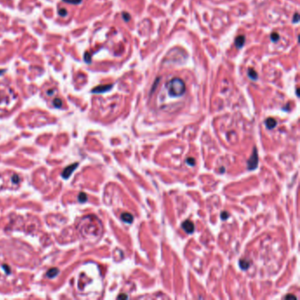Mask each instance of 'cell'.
<instances>
[{
    "label": "cell",
    "instance_id": "11",
    "mask_svg": "<svg viewBox=\"0 0 300 300\" xmlns=\"http://www.w3.org/2000/svg\"><path fill=\"white\" fill-rule=\"evenodd\" d=\"M249 265H250V262L246 260H242L239 261V266L242 269H247L249 268Z\"/></svg>",
    "mask_w": 300,
    "mask_h": 300
},
{
    "label": "cell",
    "instance_id": "18",
    "mask_svg": "<svg viewBox=\"0 0 300 300\" xmlns=\"http://www.w3.org/2000/svg\"><path fill=\"white\" fill-rule=\"evenodd\" d=\"M122 18H123V20H124L126 22H128V21L130 20V15H129L128 13H122Z\"/></svg>",
    "mask_w": 300,
    "mask_h": 300
},
{
    "label": "cell",
    "instance_id": "19",
    "mask_svg": "<svg viewBox=\"0 0 300 300\" xmlns=\"http://www.w3.org/2000/svg\"><path fill=\"white\" fill-rule=\"evenodd\" d=\"M187 163H188L189 166H194V165L196 164L195 159H193V158H188V159L187 160Z\"/></svg>",
    "mask_w": 300,
    "mask_h": 300
},
{
    "label": "cell",
    "instance_id": "1",
    "mask_svg": "<svg viewBox=\"0 0 300 300\" xmlns=\"http://www.w3.org/2000/svg\"><path fill=\"white\" fill-rule=\"evenodd\" d=\"M168 94L173 97H180L182 96L186 92V85L184 81L179 78H174L168 81L166 85Z\"/></svg>",
    "mask_w": 300,
    "mask_h": 300
},
{
    "label": "cell",
    "instance_id": "10",
    "mask_svg": "<svg viewBox=\"0 0 300 300\" xmlns=\"http://www.w3.org/2000/svg\"><path fill=\"white\" fill-rule=\"evenodd\" d=\"M247 74H248V77L251 78V79H253V80H256L257 79V78H258V74H257V72L253 69V68H249L248 69V72H247Z\"/></svg>",
    "mask_w": 300,
    "mask_h": 300
},
{
    "label": "cell",
    "instance_id": "12",
    "mask_svg": "<svg viewBox=\"0 0 300 300\" xmlns=\"http://www.w3.org/2000/svg\"><path fill=\"white\" fill-rule=\"evenodd\" d=\"M53 105L56 107H61L62 105H63V102L61 100V99L59 98H56L54 100H53Z\"/></svg>",
    "mask_w": 300,
    "mask_h": 300
},
{
    "label": "cell",
    "instance_id": "14",
    "mask_svg": "<svg viewBox=\"0 0 300 300\" xmlns=\"http://www.w3.org/2000/svg\"><path fill=\"white\" fill-rule=\"evenodd\" d=\"M64 2L68 3V4H72V5H78L81 3L82 0H63Z\"/></svg>",
    "mask_w": 300,
    "mask_h": 300
},
{
    "label": "cell",
    "instance_id": "6",
    "mask_svg": "<svg viewBox=\"0 0 300 300\" xmlns=\"http://www.w3.org/2000/svg\"><path fill=\"white\" fill-rule=\"evenodd\" d=\"M245 40H246V38H245L244 35L238 36L235 39V45H236V47L239 48V49H241L244 46V44H245Z\"/></svg>",
    "mask_w": 300,
    "mask_h": 300
},
{
    "label": "cell",
    "instance_id": "22",
    "mask_svg": "<svg viewBox=\"0 0 300 300\" xmlns=\"http://www.w3.org/2000/svg\"><path fill=\"white\" fill-rule=\"evenodd\" d=\"M228 216H229V214H228L226 211H224V212L221 213V218L224 219V220L227 219V218H228Z\"/></svg>",
    "mask_w": 300,
    "mask_h": 300
},
{
    "label": "cell",
    "instance_id": "8",
    "mask_svg": "<svg viewBox=\"0 0 300 300\" xmlns=\"http://www.w3.org/2000/svg\"><path fill=\"white\" fill-rule=\"evenodd\" d=\"M121 217V220L126 222V223H132V221H133V216L128 212L122 213Z\"/></svg>",
    "mask_w": 300,
    "mask_h": 300
},
{
    "label": "cell",
    "instance_id": "7",
    "mask_svg": "<svg viewBox=\"0 0 300 300\" xmlns=\"http://www.w3.org/2000/svg\"><path fill=\"white\" fill-rule=\"evenodd\" d=\"M265 124H266L268 128L272 129L276 126V121L274 118H268L265 121Z\"/></svg>",
    "mask_w": 300,
    "mask_h": 300
},
{
    "label": "cell",
    "instance_id": "21",
    "mask_svg": "<svg viewBox=\"0 0 300 300\" xmlns=\"http://www.w3.org/2000/svg\"><path fill=\"white\" fill-rule=\"evenodd\" d=\"M298 20H299V15H298L297 13H296L295 15H294V18H293L292 21H293V23H297Z\"/></svg>",
    "mask_w": 300,
    "mask_h": 300
},
{
    "label": "cell",
    "instance_id": "3",
    "mask_svg": "<svg viewBox=\"0 0 300 300\" xmlns=\"http://www.w3.org/2000/svg\"><path fill=\"white\" fill-rule=\"evenodd\" d=\"M78 166V163H74V164H72V165H71V166H69V167H67L64 171H63V173H62V176L64 178V179H68L71 175V174L73 173V171L74 170H76V168H77V167Z\"/></svg>",
    "mask_w": 300,
    "mask_h": 300
},
{
    "label": "cell",
    "instance_id": "4",
    "mask_svg": "<svg viewBox=\"0 0 300 300\" xmlns=\"http://www.w3.org/2000/svg\"><path fill=\"white\" fill-rule=\"evenodd\" d=\"M113 87V85H99L94 87L92 92L93 93H102V92H106L107 91H109L111 88Z\"/></svg>",
    "mask_w": 300,
    "mask_h": 300
},
{
    "label": "cell",
    "instance_id": "9",
    "mask_svg": "<svg viewBox=\"0 0 300 300\" xmlns=\"http://www.w3.org/2000/svg\"><path fill=\"white\" fill-rule=\"evenodd\" d=\"M58 274V269L56 268H50L48 272H47V276L49 278H54L55 276H56Z\"/></svg>",
    "mask_w": 300,
    "mask_h": 300
},
{
    "label": "cell",
    "instance_id": "17",
    "mask_svg": "<svg viewBox=\"0 0 300 300\" xmlns=\"http://www.w3.org/2000/svg\"><path fill=\"white\" fill-rule=\"evenodd\" d=\"M85 61L87 63V64H90L91 63V55H90V53H88V52H86L85 54Z\"/></svg>",
    "mask_w": 300,
    "mask_h": 300
},
{
    "label": "cell",
    "instance_id": "13",
    "mask_svg": "<svg viewBox=\"0 0 300 300\" xmlns=\"http://www.w3.org/2000/svg\"><path fill=\"white\" fill-rule=\"evenodd\" d=\"M270 38H271V41H272V42H277V41L279 40L280 36H279V35H278L277 33H272L271 35H270Z\"/></svg>",
    "mask_w": 300,
    "mask_h": 300
},
{
    "label": "cell",
    "instance_id": "25",
    "mask_svg": "<svg viewBox=\"0 0 300 300\" xmlns=\"http://www.w3.org/2000/svg\"><path fill=\"white\" fill-rule=\"evenodd\" d=\"M127 297H128V296H126V295H120L118 296V298H127Z\"/></svg>",
    "mask_w": 300,
    "mask_h": 300
},
{
    "label": "cell",
    "instance_id": "5",
    "mask_svg": "<svg viewBox=\"0 0 300 300\" xmlns=\"http://www.w3.org/2000/svg\"><path fill=\"white\" fill-rule=\"evenodd\" d=\"M182 228H183V230L186 232H188V233H192L193 232H194V230H195V226H194V224L191 222V221H184L183 223H182Z\"/></svg>",
    "mask_w": 300,
    "mask_h": 300
},
{
    "label": "cell",
    "instance_id": "26",
    "mask_svg": "<svg viewBox=\"0 0 300 300\" xmlns=\"http://www.w3.org/2000/svg\"><path fill=\"white\" fill-rule=\"evenodd\" d=\"M5 71H6L5 70H0V75H2L3 73H5Z\"/></svg>",
    "mask_w": 300,
    "mask_h": 300
},
{
    "label": "cell",
    "instance_id": "20",
    "mask_svg": "<svg viewBox=\"0 0 300 300\" xmlns=\"http://www.w3.org/2000/svg\"><path fill=\"white\" fill-rule=\"evenodd\" d=\"M12 181H13V183H18V182L20 181V177H19V175H17V174L13 175V176L12 177Z\"/></svg>",
    "mask_w": 300,
    "mask_h": 300
},
{
    "label": "cell",
    "instance_id": "23",
    "mask_svg": "<svg viewBox=\"0 0 300 300\" xmlns=\"http://www.w3.org/2000/svg\"><path fill=\"white\" fill-rule=\"evenodd\" d=\"M285 299H289V298H292V299H296V297L294 295H288L284 297Z\"/></svg>",
    "mask_w": 300,
    "mask_h": 300
},
{
    "label": "cell",
    "instance_id": "2",
    "mask_svg": "<svg viewBox=\"0 0 300 300\" xmlns=\"http://www.w3.org/2000/svg\"><path fill=\"white\" fill-rule=\"evenodd\" d=\"M257 165H258V155H257L256 149L254 148L253 149V152L251 158L249 159V160L247 162V167H248V169L253 170V169L256 168Z\"/></svg>",
    "mask_w": 300,
    "mask_h": 300
},
{
    "label": "cell",
    "instance_id": "15",
    "mask_svg": "<svg viewBox=\"0 0 300 300\" xmlns=\"http://www.w3.org/2000/svg\"><path fill=\"white\" fill-rule=\"evenodd\" d=\"M78 200L80 203H85L87 200V196L85 193H80L79 196H78Z\"/></svg>",
    "mask_w": 300,
    "mask_h": 300
},
{
    "label": "cell",
    "instance_id": "24",
    "mask_svg": "<svg viewBox=\"0 0 300 300\" xmlns=\"http://www.w3.org/2000/svg\"><path fill=\"white\" fill-rule=\"evenodd\" d=\"M3 268H6V273H8V274L10 273V268H9V267H7L6 265H4V266H3Z\"/></svg>",
    "mask_w": 300,
    "mask_h": 300
},
{
    "label": "cell",
    "instance_id": "16",
    "mask_svg": "<svg viewBox=\"0 0 300 300\" xmlns=\"http://www.w3.org/2000/svg\"><path fill=\"white\" fill-rule=\"evenodd\" d=\"M58 14H59L60 16H62V17H64V16H66V15L68 14V12H67L66 9L62 8V9H59V10H58Z\"/></svg>",
    "mask_w": 300,
    "mask_h": 300
}]
</instances>
